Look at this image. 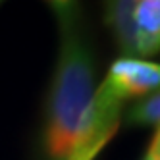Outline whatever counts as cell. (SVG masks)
Masks as SVG:
<instances>
[{
	"label": "cell",
	"mask_w": 160,
	"mask_h": 160,
	"mask_svg": "<svg viewBox=\"0 0 160 160\" xmlns=\"http://www.w3.org/2000/svg\"><path fill=\"white\" fill-rule=\"evenodd\" d=\"M143 160H152V158H151V156H148V154H145V158H143Z\"/></svg>",
	"instance_id": "cell-7"
},
{
	"label": "cell",
	"mask_w": 160,
	"mask_h": 160,
	"mask_svg": "<svg viewBox=\"0 0 160 160\" xmlns=\"http://www.w3.org/2000/svg\"><path fill=\"white\" fill-rule=\"evenodd\" d=\"M50 6L58 19L60 50L47 100L44 148L48 160H70L93 108L95 64L77 6L72 2H52Z\"/></svg>",
	"instance_id": "cell-1"
},
{
	"label": "cell",
	"mask_w": 160,
	"mask_h": 160,
	"mask_svg": "<svg viewBox=\"0 0 160 160\" xmlns=\"http://www.w3.org/2000/svg\"><path fill=\"white\" fill-rule=\"evenodd\" d=\"M135 23L139 35V56L160 52V0L135 2Z\"/></svg>",
	"instance_id": "cell-4"
},
{
	"label": "cell",
	"mask_w": 160,
	"mask_h": 160,
	"mask_svg": "<svg viewBox=\"0 0 160 160\" xmlns=\"http://www.w3.org/2000/svg\"><path fill=\"white\" fill-rule=\"evenodd\" d=\"M147 154L151 156L152 160H160V125H158V131H156V135H154V139H152L151 147H148Z\"/></svg>",
	"instance_id": "cell-6"
},
{
	"label": "cell",
	"mask_w": 160,
	"mask_h": 160,
	"mask_svg": "<svg viewBox=\"0 0 160 160\" xmlns=\"http://www.w3.org/2000/svg\"><path fill=\"white\" fill-rule=\"evenodd\" d=\"M104 19L125 58H137L139 56V35H137L135 23V2H129V0L108 2L104 8Z\"/></svg>",
	"instance_id": "cell-3"
},
{
	"label": "cell",
	"mask_w": 160,
	"mask_h": 160,
	"mask_svg": "<svg viewBox=\"0 0 160 160\" xmlns=\"http://www.w3.org/2000/svg\"><path fill=\"white\" fill-rule=\"evenodd\" d=\"M128 123L131 125H160V91L145 97L128 112Z\"/></svg>",
	"instance_id": "cell-5"
},
{
	"label": "cell",
	"mask_w": 160,
	"mask_h": 160,
	"mask_svg": "<svg viewBox=\"0 0 160 160\" xmlns=\"http://www.w3.org/2000/svg\"><path fill=\"white\" fill-rule=\"evenodd\" d=\"M100 85L123 102L135 97L154 95L160 91V64L123 56L110 66Z\"/></svg>",
	"instance_id": "cell-2"
}]
</instances>
